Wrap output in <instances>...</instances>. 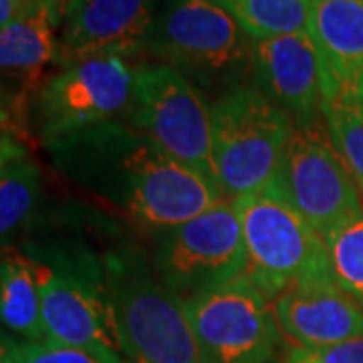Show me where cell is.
Returning <instances> with one entry per match:
<instances>
[{"label":"cell","instance_id":"obj_15","mask_svg":"<svg viewBox=\"0 0 363 363\" xmlns=\"http://www.w3.org/2000/svg\"><path fill=\"white\" fill-rule=\"evenodd\" d=\"M323 104L363 95V0H313L309 21Z\"/></svg>","mask_w":363,"mask_h":363},{"label":"cell","instance_id":"obj_22","mask_svg":"<svg viewBox=\"0 0 363 363\" xmlns=\"http://www.w3.org/2000/svg\"><path fill=\"white\" fill-rule=\"evenodd\" d=\"M0 363H128L105 351L71 347L51 341H23L2 333Z\"/></svg>","mask_w":363,"mask_h":363},{"label":"cell","instance_id":"obj_4","mask_svg":"<svg viewBox=\"0 0 363 363\" xmlns=\"http://www.w3.org/2000/svg\"><path fill=\"white\" fill-rule=\"evenodd\" d=\"M143 52L200 91L222 95L252 75V39L216 0H160Z\"/></svg>","mask_w":363,"mask_h":363},{"label":"cell","instance_id":"obj_20","mask_svg":"<svg viewBox=\"0 0 363 363\" xmlns=\"http://www.w3.org/2000/svg\"><path fill=\"white\" fill-rule=\"evenodd\" d=\"M323 121L337 154L363 194V95L325 101Z\"/></svg>","mask_w":363,"mask_h":363},{"label":"cell","instance_id":"obj_21","mask_svg":"<svg viewBox=\"0 0 363 363\" xmlns=\"http://www.w3.org/2000/svg\"><path fill=\"white\" fill-rule=\"evenodd\" d=\"M333 279L363 309V212L325 236Z\"/></svg>","mask_w":363,"mask_h":363},{"label":"cell","instance_id":"obj_7","mask_svg":"<svg viewBox=\"0 0 363 363\" xmlns=\"http://www.w3.org/2000/svg\"><path fill=\"white\" fill-rule=\"evenodd\" d=\"M138 67L123 57H95L61 67L30 99V123L39 142H57L109 121H125Z\"/></svg>","mask_w":363,"mask_h":363},{"label":"cell","instance_id":"obj_17","mask_svg":"<svg viewBox=\"0 0 363 363\" xmlns=\"http://www.w3.org/2000/svg\"><path fill=\"white\" fill-rule=\"evenodd\" d=\"M45 184L39 164L13 130H2L0 150V236L2 248L39 220Z\"/></svg>","mask_w":363,"mask_h":363},{"label":"cell","instance_id":"obj_16","mask_svg":"<svg viewBox=\"0 0 363 363\" xmlns=\"http://www.w3.org/2000/svg\"><path fill=\"white\" fill-rule=\"evenodd\" d=\"M55 18L49 11L23 16L11 25L0 26V69L4 85L2 107L25 104L30 89H39L45 67L57 61Z\"/></svg>","mask_w":363,"mask_h":363},{"label":"cell","instance_id":"obj_19","mask_svg":"<svg viewBox=\"0 0 363 363\" xmlns=\"http://www.w3.org/2000/svg\"><path fill=\"white\" fill-rule=\"evenodd\" d=\"M252 40L309 33L313 0H216Z\"/></svg>","mask_w":363,"mask_h":363},{"label":"cell","instance_id":"obj_2","mask_svg":"<svg viewBox=\"0 0 363 363\" xmlns=\"http://www.w3.org/2000/svg\"><path fill=\"white\" fill-rule=\"evenodd\" d=\"M21 248L37 269L47 341L125 359L117 335L105 255L67 238L26 240Z\"/></svg>","mask_w":363,"mask_h":363},{"label":"cell","instance_id":"obj_3","mask_svg":"<svg viewBox=\"0 0 363 363\" xmlns=\"http://www.w3.org/2000/svg\"><path fill=\"white\" fill-rule=\"evenodd\" d=\"M117 335L128 363H206L186 305L140 247L105 250Z\"/></svg>","mask_w":363,"mask_h":363},{"label":"cell","instance_id":"obj_24","mask_svg":"<svg viewBox=\"0 0 363 363\" xmlns=\"http://www.w3.org/2000/svg\"><path fill=\"white\" fill-rule=\"evenodd\" d=\"M14 2H16V6L21 11V18L43 13V11H49L52 14V18H55V25H59L57 23V4H59V0H14Z\"/></svg>","mask_w":363,"mask_h":363},{"label":"cell","instance_id":"obj_1","mask_svg":"<svg viewBox=\"0 0 363 363\" xmlns=\"http://www.w3.org/2000/svg\"><path fill=\"white\" fill-rule=\"evenodd\" d=\"M77 190L143 230L162 234L224 200L216 184L164 154L128 121L45 143Z\"/></svg>","mask_w":363,"mask_h":363},{"label":"cell","instance_id":"obj_26","mask_svg":"<svg viewBox=\"0 0 363 363\" xmlns=\"http://www.w3.org/2000/svg\"><path fill=\"white\" fill-rule=\"evenodd\" d=\"M67 2H69V0H59V4H57V23H59V25H61L63 18H65Z\"/></svg>","mask_w":363,"mask_h":363},{"label":"cell","instance_id":"obj_6","mask_svg":"<svg viewBox=\"0 0 363 363\" xmlns=\"http://www.w3.org/2000/svg\"><path fill=\"white\" fill-rule=\"evenodd\" d=\"M234 204L247 247V279L271 303L293 286L333 279L325 238L271 184Z\"/></svg>","mask_w":363,"mask_h":363},{"label":"cell","instance_id":"obj_9","mask_svg":"<svg viewBox=\"0 0 363 363\" xmlns=\"http://www.w3.org/2000/svg\"><path fill=\"white\" fill-rule=\"evenodd\" d=\"M152 260L162 281L184 303L247 277V247L236 204L224 198L180 226L157 234Z\"/></svg>","mask_w":363,"mask_h":363},{"label":"cell","instance_id":"obj_13","mask_svg":"<svg viewBox=\"0 0 363 363\" xmlns=\"http://www.w3.org/2000/svg\"><path fill=\"white\" fill-rule=\"evenodd\" d=\"M160 0H89L69 14L57 43L61 67L95 57H138Z\"/></svg>","mask_w":363,"mask_h":363},{"label":"cell","instance_id":"obj_18","mask_svg":"<svg viewBox=\"0 0 363 363\" xmlns=\"http://www.w3.org/2000/svg\"><path fill=\"white\" fill-rule=\"evenodd\" d=\"M0 317L4 329L23 341H47L39 277L23 248H2Z\"/></svg>","mask_w":363,"mask_h":363},{"label":"cell","instance_id":"obj_23","mask_svg":"<svg viewBox=\"0 0 363 363\" xmlns=\"http://www.w3.org/2000/svg\"><path fill=\"white\" fill-rule=\"evenodd\" d=\"M281 363H363V337L325 347H289Z\"/></svg>","mask_w":363,"mask_h":363},{"label":"cell","instance_id":"obj_8","mask_svg":"<svg viewBox=\"0 0 363 363\" xmlns=\"http://www.w3.org/2000/svg\"><path fill=\"white\" fill-rule=\"evenodd\" d=\"M125 121L164 154L216 184L212 104L180 71L168 65L138 67L133 104Z\"/></svg>","mask_w":363,"mask_h":363},{"label":"cell","instance_id":"obj_10","mask_svg":"<svg viewBox=\"0 0 363 363\" xmlns=\"http://www.w3.org/2000/svg\"><path fill=\"white\" fill-rule=\"evenodd\" d=\"M206 363H281L286 339L272 303L247 277L184 303Z\"/></svg>","mask_w":363,"mask_h":363},{"label":"cell","instance_id":"obj_5","mask_svg":"<svg viewBox=\"0 0 363 363\" xmlns=\"http://www.w3.org/2000/svg\"><path fill=\"white\" fill-rule=\"evenodd\" d=\"M295 121L257 87L240 85L212 104L216 184L226 200L264 190L283 162Z\"/></svg>","mask_w":363,"mask_h":363},{"label":"cell","instance_id":"obj_11","mask_svg":"<svg viewBox=\"0 0 363 363\" xmlns=\"http://www.w3.org/2000/svg\"><path fill=\"white\" fill-rule=\"evenodd\" d=\"M271 186L323 238L363 212L362 190L323 119L295 128Z\"/></svg>","mask_w":363,"mask_h":363},{"label":"cell","instance_id":"obj_14","mask_svg":"<svg viewBox=\"0 0 363 363\" xmlns=\"http://www.w3.org/2000/svg\"><path fill=\"white\" fill-rule=\"evenodd\" d=\"M272 311L291 347H325L363 337V309L335 279L289 289L272 301Z\"/></svg>","mask_w":363,"mask_h":363},{"label":"cell","instance_id":"obj_25","mask_svg":"<svg viewBox=\"0 0 363 363\" xmlns=\"http://www.w3.org/2000/svg\"><path fill=\"white\" fill-rule=\"evenodd\" d=\"M85 2H89V0H69V2H67V9H65V18L69 16V14L73 13V11H77L79 6H83ZM65 18H63V23H65Z\"/></svg>","mask_w":363,"mask_h":363},{"label":"cell","instance_id":"obj_12","mask_svg":"<svg viewBox=\"0 0 363 363\" xmlns=\"http://www.w3.org/2000/svg\"><path fill=\"white\" fill-rule=\"evenodd\" d=\"M252 79L297 128L323 119L321 63L309 33L252 40Z\"/></svg>","mask_w":363,"mask_h":363}]
</instances>
